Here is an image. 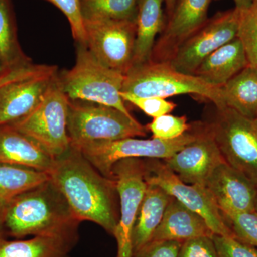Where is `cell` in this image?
<instances>
[{
	"label": "cell",
	"instance_id": "obj_1",
	"mask_svg": "<svg viewBox=\"0 0 257 257\" xmlns=\"http://www.w3.org/2000/svg\"><path fill=\"white\" fill-rule=\"evenodd\" d=\"M80 222L89 221L114 234L118 219L114 179L101 175L75 147L55 159L48 172Z\"/></svg>",
	"mask_w": 257,
	"mask_h": 257
},
{
	"label": "cell",
	"instance_id": "obj_2",
	"mask_svg": "<svg viewBox=\"0 0 257 257\" xmlns=\"http://www.w3.org/2000/svg\"><path fill=\"white\" fill-rule=\"evenodd\" d=\"M3 219L5 234L17 239L79 234L81 223L50 179L10 201L3 207Z\"/></svg>",
	"mask_w": 257,
	"mask_h": 257
},
{
	"label": "cell",
	"instance_id": "obj_3",
	"mask_svg": "<svg viewBox=\"0 0 257 257\" xmlns=\"http://www.w3.org/2000/svg\"><path fill=\"white\" fill-rule=\"evenodd\" d=\"M125 74L106 67L88 50L77 44L75 64L57 73L60 89L69 99L111 106L132 115L120 96Z\"/></svg>",
	"mask_w": 257,
	"mask_h": 257
},
{
	"label": "cell",
	"instance_id": "obj_4",
	"mask_svg": "<svg viewBox=\"0 0 257 257\" xmlns=\"http://www.w3.org/2000/svg\"><path fill=\"white\" fill-rule=\"evenodd\" d=\"M121 92L162 99L192 94L211 101L216 107L226 106L221 87L211 85L193 74L182 73L168 62L150 61L133 66L125 74Z\"/></svg>",
	"mask_w": 257,
	"mask_h": 257
},
{
	"label": "cell",
	"instance_id": "obj_5",
	"mask_svg": "<svg viewBox=\"0 0 257 257\" xmlns=\"http://www.w3.org/2000/svg\"><path fill=\"white\" fill-rule=\"evenodd\" d=\"M67 133L71 146L146 136L147 128L111 106L69 99Z\"/></svg>",
	"mask_w": 257,
	"mask_h": 257
},
{
	"label": "cell",
	"instance_id": "obj_6",
	"mask_svg": "<svg viewBox=\"0 0 257 257\" xmlns=\"http://www.w3.org/2000/svg\"><path fill=\"white\" fill-rule=\"evenodd\" d=\"M216 110L206 125L225 162L257 186V128L252 120L227 106Z\"/></svg>",
	"mask_w": 257,
	"mask_h": 257
},
{
	"label": "cell",
	"instance_id": "obj_7",
	"mask_svg": "<svg viewBox=\"0 0 257 257\" xmlns=\"http://www.w3.org/2000/svg\"><path fill=\"white\" fill-rule=\"evenodd\" d=\"M57 75L38 105L23 119L10 124L55 159L70 147L67 127L69 99L60 89Z\"/></svg>",
	"mask_w": 257,
	"mask_h": 257
},
{
	"label": "cell",
	"instance_id": "obj_8",
	"mask_svg": "<svg viewBox=\"0 0 257 257\" xmlns=\"http://www.w3.org/2000/svg\"><path fill=\"white\" fill-rule=\"evenodd\" d=\"M197 124L191 130L173 140L152 138L141 140L135 138L112 141H101L75 147L101 175L112 179L113 167L124 159L147 158L167 160L176 152L192 143L197 135Z\"/></svg>",
	"mask_w": 257,
	"mask_h": 257
},
{
	"label": "cell",
	"instance_id": "obj_9",
	"mask_svg": "<svg viewBox=\"0 0 257 257\" xmlns=\"http://www.w3.org/2000/svg\"><path fill=\"white\" fill-rule=\"evenodd\" d=\"M111 173L120 198V217L113 234L117 243L116 257H133V230L147 186L145 162L139 158L120 160Z\"/></svg>",
	"mask_w": 257,
	"mask_h": 257
},
{
	"label": "cell",
	"instance_id": "obj_10",
	"mask_svg": "<svg viewBox=\"0 0 257 257\" xmlns=\"http://www.w3.org/2000/svg\"><path fill=\"white\" fill-rule=\"evenodd\" d=\"M150 160L145 162L147 183L158 186L185 207L202 216L214 234L235 238L205 187L184 183L165 162L157 159Z\"/></svg>",
	"mask_w": 257,
	"mask_h": 257
},
{
	"label": "cell",
	"instance_id": "obj_11",
	"mask_svg": "<svg viewBox=\"0 0 257 257\" xmlns=\"http://www.w3.org/2000/svg\"><path fill=\"white\" fill-rule=\"evenodd\" d=\"M86 46L109 68L126 74L133 67L136 22L97 20L84 21Z\"/></svg>",
	"mask_w": 257,
	"mask_h": 257
},
{
	"label": "cell",
	"instance_id": "obj_12",
	"mask_svg": "<svg viewBox=\"0 0 257 257\" xmlns=\"http://www.w3.org/2000/svg\"><path fill=\"white\" fill-rule=\"evenodd\" d=\"M240 16L235 8L216 13L178 47L169 63L182 73L194 74L208 56L237 37Z\"/></svg>",
	"mask_w": 257,
	"mask_h": 257
},
{
	"label": "cell",
	"instance_id": "obj_13",
	"mask_svg": "<svg viewBox=\"0 0 257 257\" xmlns=\"http://www.w3.org/2000/svg\"><path fill=\"white\" fill-rule=\"evenodd\" d=\"M197 128L192 143L164 162L184 183L204 187L211 172L225 161L207 125L200 122Z\"/></svg>",
	"mask_w": 257,
	"mask_h": 257
},
{
	"label": "cell",
	"instance_id": "obj_14",
	"mask_svg": "<svg viewBox=\"0 0 257 257\" xmlns=\"http://www.w3.org/2000/svg\"><path fill=\"white\" fill-rule=\"evenodd\" d=\"M212 0H177L165 28L155 42L151 61L169 62L178 47L208 20Z\"/></svg>",
	"mask_w": 257,
	"mask_h": 257
},
{
	"label": "cell",
	"instance_id": "obj_15",
	"mask_svg": "<svg viewBox=\"0 0 257 257\" xmlns=\"http://www.w3.org/2000/svg\"><path fill=\"white\" fill-rule=\"evenodd\" d=\"M204 187L223 216L256 211L257 186L225 162L211 172Z\"/></svg>",
	"mask_w": 257,
	"mask_h": 257
},
{
	"label": "cell",
	"instance_id": "obj_16",
	"mask_svg": "<svg viewBox=\"0 0 257 257\" xmlns=\"http://www.w3.org/2000/svg\"><path fill=\"white\" fill-rule=\"evenodd\" d=\"M58 71L15 81L0 87V126L23 119L42 100Z\"/></svg>",
	"mask_w": 257,
	"mask_h": 257
},
{
	"label": "cell",
	"instance_id": "obj_17",
	"mask_svg": "<svg viewBox=\"0 0 257 257\" xmlns=\"http://www.w3.org/2000/svg\"><path fill=\"white\" fill-rule=\"evenodd\" d=\"M55 159L12 125L0 126V162L48 173Z\"/></svg>",
	"mask_w": 257,
	"mask_h": 257
},
{
	"label": "cell",
	"instance_id": "obj_18",
	"mask_svg": "<svg viewBox=\"0 0 257 257\" xmlns=\"http://www.w3.org/2000/svg\"><path fill=\"white\" fill-rule=\"evenodd\" d=\"M248 65L244 47L236 37L204 59L193 75L214 87H222Z\"/></svg>",
	"mask_w": 257,
	"mask_h": 257
},
{
	"label": "cell",
	"instance_id": "obj_19",
	"mask_svg": "<svg viewBox=\"0 0 257 257\" xmlns=\"http://www.w3.org/2000/svg\"><path fill=\"white\" fill-rule=\"evenodd\" d=\"M202 216L172 198L151 240L183 241L198 236H212Z\"/></svg>",
	"mask_w": 257,
	"mask_h": 257
},
{
	"label": "cell",
	"instance_id": "obj_20",
	"mask_svg": "<svg viewBox=\"0 0 257 257\" xmlns=\"http://www.w3.org/2000/svg\"><path fill=\"white\" fill-rule=\"evenodd\" d=\"M79 234L40 235L26 240L0 238V257H71Z\"/></svg>",
	"mask_w": 257,
	"mask_h": 257
},
{
	"label": "cell",
	"instance_id": "obj_21",
	"mask_svg": "<svg viewBox=\"0 0 257 257\" xmlns=\"http://www.w3.org/2000/svg\"><path fill=\"white\" fill-rule=\"evenodd\" d=\"M165 0H139L133 66L151 61L157 35L165 28Z\"/></svg>",
	"mask_w": 257,
	"mask_h": 257
},
{
	"label": "cell",
	"instance_id": "obj_22",
	"mask_svg": "<svg viewBox=\"0 0 257 257\" xmlns=\"http://www.w3.org/2000/svg\"><path fill=\"white\" fill-rule=\"evenodd\" d=\"M147 184L133 230L134 252L151 241L167 206L173 198L158 186Z\"/></svg>",
	"mask_w": 257,
	"mask_h": 257
},
{
	"label": "cell",
	"instance_id": "obj_23",
	"mask_svg": "<svg viewBox=\"0 0 257 257\" xmlns=\"http://www.w3.org/2000/svg\"><path fill=\"white\" fill-rule=\"evenodd\" d=\"M225 105L252 120L257 115V69L249 64L221 87Z\"/></svg>",
	"mask_w": 257,
	"mask_h": 257
},
{
	"label": "cell",
	"instance_id": "obj_24",
	"mask_svg": "<svg viewBox=\"0 0 257 257\" xmlns=\"http://www.w3.org/2000/svg\"><path fill=\"white\" fill-rule=\"evenodd\" d=\"M49 179L47 172L0 162V209H3L14 198Z\"/></svg>",
	"mask_w": 257,
	"mask_h": 257
},
{
	"label": "cell",
	"instance_id": "obj_25",
	"mask_svg": "<svg viewBox=\"0 0 257 257\" xmlns=\"http://www.w3.org/2000/svg\"><path fill=\"white\" fill-rule=\"evenodd\" d=\"M30 62L18 42L10 1L0 0V65L8 69Z\"/></svg>",
	"mask_w": 257,
	"mask_h": 257
},
{
	"label": "cell",
	"instance_id": "obj_26",
	"mask_svg": "<svg viewBox=\"0 0 257 257\" xmlns=\"http://www.w3.org/2000/svg\"><path fill=\"white\" fill-rule=\"evenodd\" d=\"M139 0H80L83 20L136 22Z\"/></svg>",
	"mask_w": 257,
	"mask_h": 257
},
{
	"label": "cell",
	"instance_id": "obj_27",
	"mask_svg": "<svg viewBox=\"0 0 257 257\" xmlns=\"http://www.w3.org/2000/svg\"><path fill=\"white\" fill-rule=\"evenodd\" d=\"M237 37L244 47L248 64L257 69V0L241 12Z\"/></svg>",
	"mask_w": 257,
	"mask_h": 257
},
{
	"label": "cell",
	"instance_id": "obj_28",
	"mask_svg": "<svg viewBox=\"0 0 257 257\" xmlns=\"http://www.w3.org/2000/svg\"><path fill=\"white\" fill-rule=\"evenodd\" d=\"M192 126V124L187 123L186 116H177L167 114L155 118L146 127L152 133V138L173 140L187 133Z\"/></svg>",
	"mask_w": 257,
	"mask_h": 257
},
{
	"label": "cell",
	"instance_id": "obj_29",
	"mask_svg": "<svg viewBox=\"0 0 257 257\" xmlns=\"http://www.w3.org/2000/svg\"><path fill=\"white\" fill-rule=\"evenodd\" d=\"M223 216L236 239L257 247V211Z\"/></svg>",
	"mask_w": 257,
	"mask_h": 257
},
{
	"label": "cell",
	"instance_id": "obj_30",
	"mask_svg": "<svg viewBox=\"0 0 257 257\" xmlns=\"http://www.w3.org/2000/svg\"><path fill=\"white\" fill-rule=\"evenodd\" d=\"M62 12L70 25L72 36L77 44H86L84 20L81 13L80 0H45Z\"/></svg>",
	"mask_w": 257,
	"mask_h": 257
},
{
	"label": "cell",
	"instance_id": "obj_31",
	"mask_svg": "<svg viewBox=\"0 0 257 257\" xmlns=\"http://www.w3.org/2000/svg\"><path fill=\"white\" fill-rule=\"evenodd\" d=\"M120 96L124 102H128L141 109L145 114L155 118L162 115L170 114L175 110L177 104L172 101L159 97H142L130 94V93L120 92Z\"/></svg>",
	"mask_w": 257,
	"mask_h": 257
},
{
	"label": "cell",
	"instance_id": "obj_32",
	"mask_svg": "<svg viewBox=\"0 0 257 257\" xmlns=\"http://www.w3.org/2000/svg\"><path fill=\"white\" fill-rule=\"evenodd\" d=\"M219 257H257V248L231 236L213 234Z\"/></svg>",
	"mask_w": 257,
	"mask_h": 257
},
{
	"label": "cell",
	"instance_id": "obj_33",
	"mask_svg": "<svg viewBox=\"0 0 257 257\" xmlns=\"http://www.w3.org/2000/svg\"><path fill=\"white\" fill-rule=\"evenodd\" d=\"M56 71H58V68L56 66L36 64L31 62L14 68L7 69L0 75V87L15 81L35 77L40 74L50 73Z\"/></svg>",
	"mask_w": 257,
	"mask_h": 257
},
{
	"label": "cell",
	"instance_id": "obj_34",
	"mask_svg": "<svg viewBox=\"0 0 257 257\" xmlns=\"http://www.w3.org/2000/svg\"><path fill=\"white\" fill-rule=\"evenodd\" d=\"M178 257H219V255L212 236H202L183 241Z\"/></svg>",
	"mask_w": 257,
	"mask_h": 257
},
{
	"label": "cell",
	"instance_id": "obj_35",
	"mask_svg": "<svg viewBox=\"0 0 257 257\" xmlns=\"http://www.w3.org/2000/svg\"><path fill=\"white\" fill-rule=\"evenodd\" d=\"M182 241L151 240L134 252L133 257H178Z\"/></svg>",
	"mask_w": 257,
	"mask_h": 257
},
{
	"label": "cell",
	"instance_id": "obj_36",
	"mask_svg": "<svg viewBox=\"0 0 257 257\" xmlns=\"http://www.w3.org/2000/svg\"><path fill=\"white\" fill-rule=\"evenodd\" d=\"M219 1V0H214ZM253 0H233L235 4V8L242 12L247 10L251 5L252 4Z\"/></svg>",
	"mask_w": 257,
	"mask_h": 257
},
{
	"label": "cell",
	"instance_id": "obj_37",
	"mask_svg": "<svg viewBox=\"0 0 257 257\" xmlns=\"http://www.w3.org/2000/svg\"><path fill=\"white\" fill-rule=\"evenodd\" d=\"M176 1L177 0H165L166 10H167V18L172 14L174 8H175Z\"/></svg>",
	"mask_w": 257,
	"mask_h": 257
},
{
	"label": "cell",
	"instance_id": "obj_38",
	"mask_svg": "<svg viewBox=\"0 0 257 257\" xmlns=\"http://www.w3.org/2000/svg\"><path fill=\"white\" fill-rule=\"evenodd\" d=\"M5 235V233L3 219V209H0V238L4 237Z\"/></svg>",
	"mask_w": 257,
	"mask_h": 257
},
{
	"label": "cell",
	"instance_id": "obj_39",
	"mask_svg": "<svg viewBox=\"0 0 257 257\" xmlns=\"http://www.w3.org/2000/svg\"><path fill=\"white\" fill-rule=\"evenodd\" d=\"M6 70H7L6 69L3 68V67H2L1 65H0V75H1V74H3V72H5V71H6Z\"/></svg>",
	"mask_w": 257,
	"mask_h": 257
},
{
	"label": "cell",
	"instance_id": "obj_40",
	"mask_svg": "<svg viewBox=\"0 0 257 257\" xmlns=\"http://www.w3.org/2000/svg\"><path fill=\"white\" fill-rule=\"evenodd\" d=\"M252 121L253 124H254V126H256V128H257V115L256 116V117H255L254 119H252Z\"/></svg>",
	"mask_w": 257,
	"mask_h": 257
},
{
	"label": "cell",
	"instance_id": "obj_41",
	"mask_svg": "<svg viewBox=\"0 0 257 257\" xmlns=\"http://www.w3.org/2000/svg\"><path fill=\"white\" fill-rule=\"evenodd\" d=\"M255 210H256V211H257V192H256V202H255Z\"/></svg>",
	"mask_w": 257,
	"mask_h": 257
}]
</instances>
